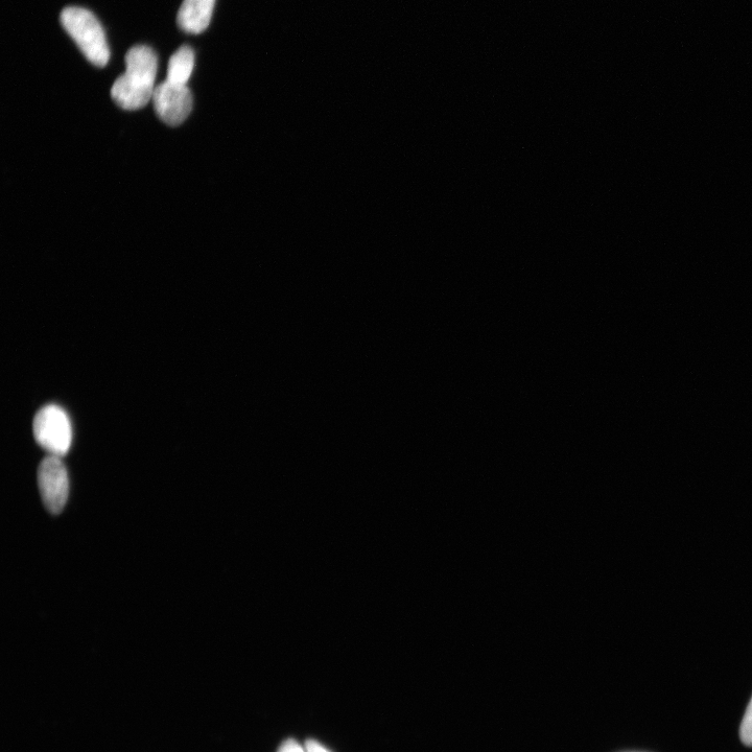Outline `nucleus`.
<instances>
[{"label":"nucleus","mask_w":752,"mask_h":752,"mask_svg":"<svg viewBox=\"0 0 752 752\" xmlns=\"http://www.w3.org/2000/svg\"><path fill=\"white\" fill-rule=\"evenodd\" d=\"M152 101L159 119L172 127L181 125L193 109L190 88L167 80L156 86Z\"/></svg>","instance_id":"obj_5"},{"label":"nucleus","mask_w":752,"mask_h":752,"mask_svg":"<svg viewBox=\"0 0 752 752\" xmlns=\"http://www.w3.org/2000/svg\"><path fill=\"white\" fill-rule=\"evenodd\" d=\"M194 66V50L190 45H182L169 61L167 81L186 86L192 77Z\"/></svg>","instance_id":"obj_7"},{"label":"nucleus","mask_w":752,"mask_h":752,"mask_svg":"<svg viewBox=\"0 0 752 752\" xmlns=\"http://www.w3.org/2000/svg\"><path fill=\"white\" fill-rule=\"evenodd\" d=\"M277 752H307L297 741L290 739L282 743Z\"/></svg>","instance_id":"obj_9"},{"label":"nucleus","mask_w":752,"mask_h":752,"mask_svg":"<svg viewBox=\"0 0 752 752\" xmlns=\"http://www.w3.org/2000/svg\"><path fill=\"white\" fill-rule=\"evenodd\" d=\"M38 485L42 501L53 514L63 511L69 495L67 468L61 457H46L38 468Z\"/></svg>","instance_id":"obj_4"},{"label":"nucleus","mask_w":752,"mask_h":752,"mask_svg":"<svg viewBox=\"0 0 752 752\" xmlns=\"http://www.w3.org/2000/svg\"><path fill=\"white\" fill-rule=\"evenodd\" d=\"M126 73L111 88L113 101L125 110L144 108L153 99L158 57L152 47L135 45L125 57Z\"/></svg>","instance_id":"obj_1"},{"label":"nucleus","mask_w":752,"mask_h":752,"mask_svg":"<svg viewBox=\"0 0 752 752\" xmlns=\"http://www.w3.org/2000/svg\"><path fill=\"white\" fill-rule=\"evenodd\" d=\"M216 0H183L177 15L179 28L188 34H201L210 25Z\"/></svg>","instance_id":"obj_6"},{"label":"nucleus","mask_w":752,"mask_h":752,"mask_svg":"<svg viewBox=\"0 0 752 752\" xmlns=\"http://www.w3.org/2000/svg\"><path fill=\"white\" fill-rule=\"evenodd\" d=\"M33 432L41 448L53 456H65L72 446V422L59 406L42 408L34 418Z\"/></svg>","instance_id":"obj_3"},{"label":"nucleus","mask_w":752,"mask_h":752,"mask_svg":"<svg viewBox=\"0 0 752 752\" xmlns=\"http://www.w3.org/2000/svg\"><path fill=\"white\" fill-rule=\"evenodd\" d=\"M60 21L91 64L97 67L107 65L110 49L102 23L96 15L82 7H66L61 12Z\"/></svg>","instance_id":"obj_2"},{"label":"nucleus","mask_w":752,"mask_h":752,"mask_svg":"<svg viewBox=\"0 0 752 752\" xmlns=\"http://www.w3.org/2000/svg\"><path fill=\"white\" fill-rule=\"evenodd\" d=\"M740 738L743 744L752 747V698L741 723Z\"/></svg>","instance_id":"obj_8"},{"label":"nucleus","mask_w":752,"mask_h":752,"mask_svg":"<svg viewBox=\"0 0 752 752\" xmlns=\"http://www.w3.org/2000/svg\"><path fill=\"white\" fill-rule=\"evenodd\" d=\"M304 747H305V750H307V752H329L320 743H318V742H316L314 740L307 741V743H305Z\"/></svg>","instance_id":"obj_10"}]
</instances>
